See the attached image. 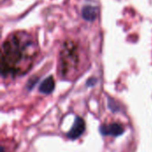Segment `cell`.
Wrapping results in <instances>:
<instances>
[{"label": "cell", "instance_id": "cell-5", "mask_svg": "<svg viewBox=\"0 0 152 152\" xmlns=\"http://www.w3.org/2000/svg\"><path fill=\"white\" fill-rule=\"evenodd\" d=\"M82 15L87 20H94L97 17V9L93 6H86L83 8Z\"/></svg>", "mask_w": 152, "mask_h": 152}, {"label": "cell", "instance_id": "cell-1", "mask_svg": "<svg viewBox=\"0 0 152 152\" xmlns=\"http://www.w3.org/2000/svg\"><path fill=\"white\" fill-rule=\"evenodd\" d=\"M35 44L28 40V36L22 33L13 34L3 45L1 53V70L3 76L19 71V64L24 58L34 54Z\"/></svg>", "mask_w": 152, "mask_h": 152}, {"label": "cell", "instance_id": "cell-4", "mask_svg": "<svg viewBox=\"0 0 152 152\" xmlns=\"http://www.w3.org/2000/svg\"><path fill=\"white\" fill-rule=\"evenodd\" d=\"M54 86H55V83H54L53 77H49L42 82V84L39 86V91L45 94H49L53 91Z\"/></svg>", "mask_w": 152, "mask_h": 152}, {"label": "cell", "instance_id": "cell-3", "mask_svg": "<svg viewBox=\"0 0 152 152\" xmlns=\"http://www.w3.org/2000/svg\"><path fill=\"white\" fill-rule=\"evenodd\" d=\"M86 129V124L85 121L83 120V118H77L73 126L71 127V129L69 130V132L68 133V137L71 140H76L77 138H79L85 132Z\"/></svg>", "mask_w": 152, "mask_h": 152}, {"label": "cell", "instance_id": "cell-2", "mask_svg": "<svg viewBox=\"0 0 152 152\" xmlns=\"http://www.w3.org/2000/svg\"><path fill=\"white\" fill-rule=\"evenodd\" d=\"M100 131L103 135L118 136L124 133V127L119 123L104 124L101 126Z\"/></svg>", "mask_w": 152, "mask_h": 152}]
</instances>
